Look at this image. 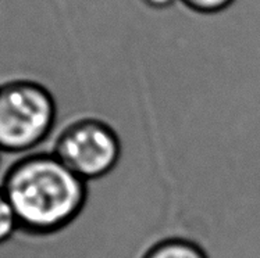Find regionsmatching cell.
I'll list each match as a JSON object with an SVG mask.
<instances>
[{"instance_id":"cell-2","label":"cell","mask_w":260,"mask_h":258,"mask_svg":"<svg viewBox=\"0 0 260 258\" xmlns=\"http://www.w3.org/2000/svg\"><path fill=\"white\" fill-rule=\"evenodd\" d=\"M58 107L49 85L14 79L0 85V152L32 153L52 139Z\"/></svg>"},{"instance_id":"cell-7","label":"cell","mask_w":260,"mask_h":258,"mask_svg":"<svg viewBox=\"0 0 260 258\" xmlns=\"http://www.w3.org/2000/svg\"><path fill=\"white\" fill-rule=\"evenodd\" d=\"M148 5L153 6V7H169V6L174 5L178 0H145Z\"/></svg>"},{"instance_id":"cell-4","label":"cell","mask_w":260,"mask_h":258,"mask_svg":"<svg viewBox=\"0 0 260 258\" xmlns=\"http://www.w3.org/2000/svg\"><path fill=\"white\" fill-rule=\"evenodd\" d=\"M146 258H206V255L193 243L173 239L160 243Z\"/></svg>"},{"instance_id":"cell-5","label":"cell","mask_w":260,"mask_h":258,"mask_svg":"<svg viewBox=\"0 0 260 258\" xmlns=\"http://www.w3.org/2000/svg\"><path fill=\"white\" fill-rule=\"evenodd\" d=\"M16 232H20L17 216L5 190L0 186V246L9 242Z\"/></svg>"},{"instance_id":"cell-3","label":"cell","mask_w":260,"mask_h":258,"mask_svg":"<svg viewBox=\"0 0 260 258\" xmlns=\"http://www.w3.org/2000/svg\"><path fill=\"white\" fill-rule=\"evenodd\" d=\"M49 152L84 180L107 174L120 157L116 133L95 120H80L56 128Z\"/></svg>"},{"instance_id":"cell-1","label":"cell","mask_w":260,"mask_h":258,"mask_svg":"<svg viewBox=\"0 0 260 258\" xmlns=\"http://www.w3.org/2000/svg\"><path fill=\"white\" fill-rule=\"evenodd\" d=\"M5 190L18 222V231L49 239L74 221L86 196L85 180L52 152H32L11 164Z\"/></svg>"},{"instance_id":"cell-6","label":"cell","mask_w":260,"mask_h":258,"mask_svg":"<svg viewBox=\"0 0 260 258\" xmlns=\"http://www.w3.org/2000/svg\"><path fill=\"white\" fill-rule=\"evenodd\" d=\"M185 5L202 13H216L225 9L234 0H182Z\"/></svg>"}]
</instances>
